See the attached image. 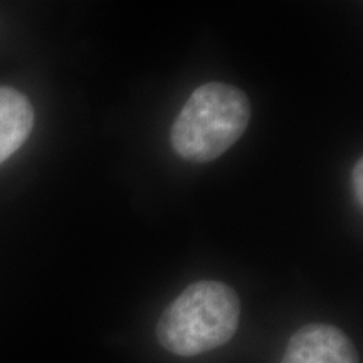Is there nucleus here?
<instances>
[{"instance_id": "f257e3e1", "label": "nucleus", "mask_w": 363, "mask_h": 363, "mask_svg": "<svg viewBox=\"0 0 363 363\" xmlns=\"http://www.w3.org/2000/svg\"><path fill=\"white\" fill-rule=\"evenodd\" d=\"M239 315V298L230 286L197 281L163 311L157 323L158 343L179 357L201 355L234 337Z\"/></svg>"}, {"instance_id": "f03ea898", "label": "nucleus", "mask_w": 363, "mask_h": 363, "mask_svg": "<svg viewBox=\"0 0 363 363\" xmlns=\"http://www.w3.org/2000/svg\"><path fill=\"white\" fill-rule=\"evenodd\" d=\"M249 120L251 104L242 91L224 83L202 84L174 121L172 147L184 160L212 162L244 135Z\"/></svg>"}, {"instance_id": "39448f33", "label": "nucleus", "mask_w": 363, "mask_h": 363, "mask_svg": "<svg viewBox=\"0 0 363 363\" xmlns=\"http://www.w3.org/2000/svg\"><path fill=\"white\" fill-rule=\"evenodd\" d=\"M352 187H353V195H355V201L358 206H363V160L357 162V165L353 167L352 174Z\"/></svg>"}, {"instance_id": "20e7f679", "label": "nucleus", "mask_w": 363, "mask_h": 363, "mask_svg": "<svg viewBox=\"0 0 363 363\" xmlns=\"http://www.w3.org/2000/svg\"><path fill=\"white\" fill-rule=\"evenodd\" d=\"M34 126L33 104L21 91L0 86V163L19 150Z\"/></svg>"}, {"instance_id": "7ed1b4c3", "label": "nucleus", "mask_w": 363, "mask_h": 363, "mask_svg": "<svg viewBox=\"0 0 363 363\" xmlns=\"http://www.w3.org/2000/svg\"><path fill=\"white\" fill-rule=\"evenodd\" d=\"M281 363H358L352 340L331 325H306L289 338Z\"/></svg>"}]
</instances>
